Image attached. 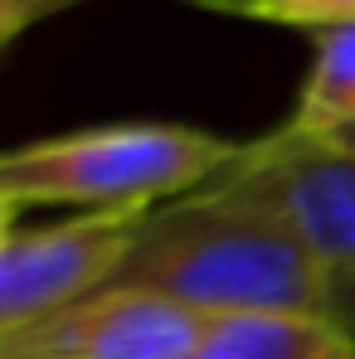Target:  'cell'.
Masks as SVG:
<instances>
[{
    "label": "cell",
    "instance_id": "obj_6",
    "mask_svg": "<svg viewBox=\"0 0 355 359\" xmlns=\"http://www.w3.org/2000/svg\"><path fill=\"white\" fill-rule=\"evenodd\" d=\"M190 359H355V340L331 316H224Z\"/></svg>",
    "mask_w": 355,
    "mask_h": 359
},
{
    "label": "cell",
    "instance_id": "obj_9",
    "mask_svg": "<svg viewBox=\"0 0 355 359\" xmlns=\"http://www.w3.org/2000/svg\"><path fill=\"white\" fill-rule=\"evenodd\" d=\"M63 5H68V0H0V49H5L10 39H20L34 20L54 15Z\"/></svg>",
    "mask_w": 355,
    "mask_h": 359
},
{
    "label": "cell",
    "instance_id": "obj_5",
    "mask_svg": "<svg viewBox=\"0 0 355 359\" xmlns=\"http://www.w3.org/2000/svg\"><path fill=\"white\" fill-rule=\"evenodd\" d=\"M146 209L73 214L54 229L10 233L0 243V340L44 320L68 301L98 292Z\"/></svg>",
    "mask_w": 355,
    "mask_h": 359
},
{
    "label": "cell",
    "instance_id": "obj_3",
    "mask_svg": "<svg viewBox=\"0 0 355 359\" xmlns=\"http://www.w3.org/2000/svg\"><path fill=\"white\" fill-rule=\"evenodd\" d=\"M205 189L253 209L326 272H355V146L278 126L238 146Z\"/></svg>",
    "mask_w": 355,
    "mask_h": 359
},
{
    "label": "cell",
    "instance_id": "obj_8",
    "mask_svg": "<svg viewBox=\"0 0 355 359\" xmlns=\"http://www.w3.org/2000/svg\"><path fill=\"white\" fill-rule=\"evenodd\" d=\"M214 15L258 20V25H283V29H336L355 25V0H190Z\"/></svg>",
    "mask_w": 355,
    "mask_h": 359
},
{
    "label": "cell",
    "instance_id": "obj_13",
    "mask_svg": "<svg viewBox=\"0 0 355 359\" xmlns=\"http://www.w3.org/2000/svg\"><path fill=\"white\" fill-rule=\"evenodd\" d=\"M68 5H73V0H68Z\"/></svg>",
    "mask_w": 355,
    "mask_h": 359
},
{
    "label": "cell",
    "instance_id": "obj_10",
    "mask_svg": "<svg viewBox=\"0 0 355 359\" xmlns=\"http://www.w3.org/2000/svg\"><path fill=\"white\" fill-rule=\"evenodd\" d=\"M326 316L355 340V272H341L331 277V297H326Z\"/></svg>",
    "mask_w": 355,
    "mask_h": 359
},
{
    "label": "cell",
    "instance_id": "obj_7",
    "mask_svg": "<svg viewBox=\"0 0 355 359\" xmlns=\"http://www.w3.org/2000/svg\"><path fill=\"white\" fill-rule=\"evenodd\" d=\"M283 126L302 136H341L346 126H355V25L316 34V59Z\"/></svg>",
    "mask_w": 355,
    "mask_h": 359
},
{
    "label": "cell",
    "instance_id": "obj_12",
    "mask_svg": "<svg viewBox=\"0 0 355 359\" xmlns=\"http://www.w3.org/2000/svg\"><path fill=\"white\" fill-rule=\"evenodd\" d=\"M336 141H346V146H355V126H346V131H341Z\"/></svg>",
    "mask_w": 355,
    "mask_h": 359
},
{
    "label": "cell",
    "instance_id": "obj_1",
    "mask_svg": "<svg viewBox=\"0 0 355 359\" xmlns=\"http://www.w3.org/2000/svg\"><path fill=\"white\" fill-rule=\"evenodd\" d=\"M103 287L176 301L205 320L224 316H326L331 277L278 224L214 189L151 204Z\"/></svg>",
    "mask_w": 355,
    "mask_h": 359
},
{
    "label": "cell",
    "instance_id": "obj_11",
    "mask_svg": "<svg viewBox=\"0 0 355 359\" xmlns=\"http://www.w3.org/2000/svg\"><path fill=\"white\" fill-rule=\"evenodd\" d=\"M10 233H15V209H10V204H0V243L10 238Z\"/></svg>",
    "mask_w": 355,
    "mask_h": 359
},
{
    "label": "cell",
    "instance_id": "obj_2",
    "mask_svg": "<svg viewBox=\"0 0 355 359\" xmlns=\"http://www.w3.org/2000/svg\"><path fill=\"white\" fill-rule=\"evenodd\" d=\"M238 141L171 121H117L0 151V204H63L78 214L151 209L200 189Z\"/></svg>",
    "mask_w": 355,
    "mask_h": 359
},
{
    "label": "cell",
    "instance_id": "obj_4",
    "mask_svg": "<svg viewBox=\"0 0 355 359\" xmlns=\"http://www.w3.org/2000/svg\"><path fill=\"white\" fill-rule=\"evenodd\" d=\"M209 320L131 287H98L0 340V359H190Z\"/></svg>",
    "mask_w": 355,
    "mask_h": 359
}]
</instances>
